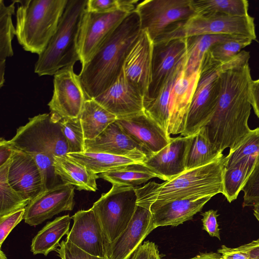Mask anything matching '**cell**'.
Wrapping results in <instances>:
<instances>
[{
	"label": "cell",
	"mask_w": 259,
	"mask_h": 259,
	"mask_svg": "<svg viewBox=\"0 0 259 259\" xmlns=\"http://www.w3.org/2000/svg\"><path fill=\"white\" fill-rule=\"evenodd\" d=\"M249 52L242 50L219 69L221 92L215 111L205 126L211 143L221 153L237 148L249 134L252 105Z\"/></svg>",
	"instance_id": "6da1fadb"
},
{
	"label": "cell",
	"mask_w": 259,
	"mask_h": 259,
	"mask_svg": "<svg viewBox=\"0 0 259 259\" xmlns=\"http://www.w3.org/2000/svg\"><path fill=\"white\" fill-rule=\"evenodd\" d=\"M139 16L128 14L104 40L78 76L88 99L106 91L120 74L126 56L141 32Z\"/></svg>",
	"instance_id": "7a4b0ae2"
},
{
	"label": "cell",
	"mask_w": 259,
	"mask_h": 259,
	"mask_svg": "<svg viewBox=\"0 0 259 259\" xmlns=\"http://www.w3.org/2000/svg\"><path fill=\"white\" fill-rule=\"evenodd\" d=\"M224 156L207 165L188 170L161 184L150 181L136 187L137 205L149 209L152 205L176 200L212 197L223 193Z\"/></svg>",
	"instance_id": "3957f363"
},
{
	"label": "cell",
	"mask_w": 259,
	"mask_h": 259,
	"mask_svg": "<svg viewBox=\"0 0 259 259\" xmlns=\"http://www.w3.org/2000/svg\"><path fill=\"white\" fill-rule=\"evenodd\" d=\"M16 34L23 49L41 54L55 33L68 0L16 1Z\"/></svg>",
	"instance_id": "277c9868"
},
{
	"label": "cell",
	"mask_w": 259,
	"mask_h": 259,
	"mask_svg": "<svg viewBox=\"0 0 259 259\" xmlns=\"http://www.w3.org/2000/svg\"><path fill=\"white\" fill-rule=\"evenodd\" d=\"M88 0H68L57 29L34 66L39 76L54 75L60 69L80 61L78 37Z\"/></svg>",
	"instance_id": "5b68a950"
},
{
	"label": "cell",
	"mask_w": 259,
	"mask_h": 259,
	"mask_svg": "<svg viewBox=\"0 0 259 259\" xmlns=\"http://www.w3.org/2000/svg\"><path fill=\"white\" fill-rule=\"evenodd\" d=\"M61 119L50 113L39 114L19 127L8 144L14 149L28 154L45 153L66 156L68 146L60 126Z\"/></svg>",
	"instance_id": "8992f818"
},
{
	"label": "cell",
	"mask_w": 259,
	"mask_h": 259,
	"mask_svg": "<svg viewBox=\"0 0 259 259\" xmlns=\"http://www.w3.org/2000/svg\"><path fill=\"white\" fill-rule=\"evenodd\" d=\"M221 64L211 57L209 51L204 55L201 64L199 78L181 136L195 135L212 117L220 95L221 79L219 71Z\"/></svg>",
	"instance_id": "52a82bcc"
},
{
	"label": "cell",
	"mask_w": 259,
	"mask_h": 259,
	"mask_svg": "<svg viewBox=\"0 0 259 259\" xmlns=\"http://www.w3.org/2000/svg\"><path fill=\"white\" fill-rule=\"evenodd\" d=\"M205 34H228L256 39L254 18L249 15L234 16L224 14L195 15L176 22L161 35L163 41Z\"/></svg>",
	"instance_id": "ba28073f"
},
{
	"label": "cell",
	"mask_w": 259,
	"mask_h": 259,
	"mask_svg": "<svg viewBox=\"0 0 259 259\" xmlns=\"http://www.w3.org/2000/svg\"><path fill=\"white\" fill-rule=\"evenodd\" d=\"M135 188L112 185L92 207L110 243L126 228L134 214L137 207Z\"/></svg>",
	"instance_id": "9c48e42d"
},
{
	"label": "cell",
	"mask_w": 259,
	"mask_h": 259,
	"mask_svg": "<svg viewBox=\"0 0 259 259\" xmlns=\"http://www.w3.org/2000/svg\"><path fill=\"white\" fill-rule=\"evenodd\" d=\"M136 11L141 30L153 41L172 24L195 15L192 0L140 1Z\"/></svg>",
	"instance_id": "30bf717a"
},
{
	"label": "cell",
	"mask_w": 259,
	"mask_h": 259,
	"mask_svg": "<svg viewBox=\"0 0 259 259\" xmlns=\"http://www.w3.org/2000/svg\"><path fill=\"white\" fill-rule=\"evenodd\" d=\"M73 66L64 67L54 75L53 94L48 105L51 113L61 119L79 118L88 99Z\"/></svg>",
	"instance_id": "8fae6325"
},
{
	"label": "cell",
	"mask_w": 259,
	"mask_h": 259,
	"mask_svg": "<svg viewBox=\"0 0 259 259\" xmlns=\"http://www.w3.org/2000/svg\"><path fill=\"white\" fill-rule=\"evenodd\" d=\"M128 14L120 10L106 13L85 10L81 21L77 42L82 66L91 60L109 35Z\"/></svg>",
	"instance_id": "7c38bea8"
},
{
	"label": "cell",
	"mask_w": 259,
	"mask_h": 259,
	"mask_svg": "<svg viewBox=\"0 0 259 259\" xmlns=\"http://www.w3.org/2000/svg\"><path fill=\"white\" fill-rule=\"evenodd\" d=\"M74 189L71 185L61 183L42 192L25 208V223L35 226L62 211L72 210Z\"/></svg>",
	"instance_id": "4fadbf2b"
},
{
	"label": "cell",
	"mask_w": 259,
	"mask_h": 259,
	"mask_svg": "<svg viewBox=\"0 0 259 259\" xmlns=\"http://www.w3.org/2000/svg\"><path fill=\"white\" fill-rule=\"evenodd\" d=\"M154 41L142 30L128 51L122 70L128 81L143 96L147 97L152 81Z\"/></svg>",
	"instance_id": "5bb4252c"
},
{
	"label": "cell",
	"mask_w": 259,
	"mask_h": 259,
	"mask_svg": "<svg viewBox=\"0 0 259 259\" xmlns=\"http://www.w3.org/2000/svg\"><path fill=\"white\" fill-rule=\"evenodd\" d=\"M84 152L121 156L143 163L150 153L126 134L116 121L93 140H85Z\"/></svg>",
	"instance_id": "9a60e30c"
},
{
	"label": "cell",
	"mask_w": 259,
	"mask_h": 259,
	"mask_svg": "<svg viewBox=\"0 0 259 259\" xmlns=\"http://www.w3.org/2000/svg\"><path fill=\"white\" fill-rule=\"evenodd\" d=\"M71 218L73 224L66 240L92 255L106 259L110 243L92 208L79 210Z\"/></svg>",
	"instance_id": "2e32d148"
},
{
	"label": "cell",
	"mask_w": 259,
	"mask_h": 259,
	"mask_svg": "<svg viewBox=\"0 0 259 259\" xmlns=\"http://www.w3.org/2000/svg\"><path fill=\"white\" fill-rule=\"evenodd\" d=\"M117 119L144 111V98L125 77L123 70L106 91L94 99Z\"/></svg>",
	"instance_id": "e0dca14e"
},
{
	"label": "cell",
	"mask_w": 259,
	"mask_h": 259,
	"mask_svg": "<svg viewBox=\"0 0 259 259\" xmlns=\"http://www.w3.org/2000/svg\"><path fill=\"white\" fill-rule=\"evenodd\" d=\"M194 136L171 138L169 144L145 160L143 164L159 179L167 181L186 171L187 161Z\"/></svg>",
	"instance_id": "ac0fdd59"
},
{
	"label": "cell",
	"mask_w": 259,
	"mask_h": 259,
	"mask_svg": "<svg viewBox=\"0 0 259 259\" xmlns=\"http://www.w3.org/2000/svg\"><path fill=\"white\" fill-rule=\"evenodd\" d=\"M123 131L144 148L151 156L166 146L170 135L145 111L117 119Z\"/></svg>",
	"instance_id": "d6986e66"
},
{
	"label": "cell",
	"mask_w": 259,
	"mask_h": 259,
	"mask_svg": "<svg viewBox=\"0 0 259 259\" xmlns=\"http://www.w3.org/2000/svg\"><path fill=\"white\" fill-rule=\"evenodd\" d=\"M155 229L150 211L137 205L126 228L110 244L106 259H126Z\"/></svg>",
	"instance_id": "ffe728a7"
},
{
	"label": "cell",
	"mask_w": 259,
	"mask_h": 259,
	"mask_svg": "<svg viewBox=\"0 0 259 259\" xmlns=\"http://www.w3.org/2000/svg\"><path fill=\"white\" fill-rule=\"evenodd\" d=\"M8 179L11 186L29 201L44 192L39 168L34 158L24 152L15 150Z\"/></svg>",
	"instance_id": "44dd1931"
},
{
	"label": "cell",
	"mask_w": 259,
	"mask_h": 259,
	"mask_svg": "<svg viewBox=\"0 0 259 259\" xmlns=\"http://www.w3.org/2000/svg\"><path fill=\"white\" fill-rule=\"evenodd\" d=\"M154 44L152 81L144 101L155 97L168 76L187 54L186 38Z\"/></svg>",
	"instance_id": "7402d4cb"
},
{
	"label": "cell",
	"mask_w": 259,
	"mask_h": 259,
	"mask_svg": "<svg viewBox=\"0 0 259 259\" xmlns=\"http://www.w3.org/2000/svg\"><path fill=\"white\" fill-rule=\"evenodd\" d=\"M200 69L191 74L186 73L184 69L171 90L169 104L168 134L169 135L181 134L184 131L189 108L199 78Z\"/></svg>",
	"instance_id": "603a6c76"
},
{
	"label": "cell",
	"mask_w": 259,
	"mask_h": 259,
	"mask_svg": "<svg viewBox=\"0 0 259 259\" xmlns=\"http://www.w3.org/2000/svg\"><path fill=\"white\" fill-rule=\"evenodd\" d=\"M211 198L176 200L152 205L149 210L155 228L166 226H177L192 220Z\"/></svg>",
	"instance_id": "cb8c5ba5"
},
{
	"label": "cell",
	"mask_w": 259,
	"mask_h": 259,
	"mask_svg": "<svg viewBox=\"0 0 259 259\" xmlns=\"http://www.w3.org/2000/svg\"><path fill=\"white\" fill-rule=\"evenodd\" d=\"M186 60L187 54L168 76L155 97L144 101L145 112L167 133L169 119V104L171 90L185 68Z\"/></svg>",
	"instance_id": "d4e9b609"
},
{
	"label": "cell",
	"mask_w": 259,
	"mask_h": 259,
	"mask_svg": "<svg viewBox=\"0 0 259 259\" xmlns=\"http://www.w3.org/2000/svg\"><path fill=\"white\" fill-rule=\"evenodd\" d=\"M56 172L62 183L71 185L78 190L95 192L98 175L66 156H54Z\"/></svg>",
	"instance_id": "484cf974"
},
{
	"label": "cell",
	"mask_w": 259,
	"mask_h": 259,
	"mask_svg": "<svg viewBox=\"0 0 259 259\" xmlns=\"http://www.w3.org/2000/svg\"><path fill=\"white\" fill-rule=\"evenodd\" d=\"M71 217L67 214L56 218L48 223L33 238L31 251L33 254L47 256L59 246L60 240L69 232Z\"/></svg>",
	"instance_id": "4316f807"
},
{
	"label": "cell",
	"mask_w": 259,
	"mask_h": 259,
	"mask_svg": "<svg viewBox=\"0 0 259 259\" xmlns=\"http://www.w3.org/2000/svg\"><path fill=\"white\" fill-rule=\"evenodd\" d=\"M244 37H246L228 34H205L186 38L187 60L185 73L191 74L199 70L204 55L215 45Z\"/></svg>",
	"instance_id": "83f0119b"
},
{
	"label": "cell",
	"mask_w": 259,
	"mask_h": 259,
	"mask_svg": "<svg viewBox=\"0 0 259 259\" xmlns=\"http://www.w3.org/2000/svg\"><path fill=\"white\" fill-rule=\"evenodd\" d=\"M85 140H93L101 134L117 117L94 99H88L79 117Z\"/></svg>",
	"instance_id": "f1b7e54d"
},
{
	"label": "cell",
	"mask_w": 259,
	"mask_h": 259,
	"mask_svg": "<svg viewBox=\"0 0 259 259\" xmlns=\"http://www.w3.org/2000/svg\"><path fill=\"white\" fill-rule=\"evenodd\" d=\"M99 178L112 185L136 187L158 176L143 163L122 165L105 172L98 174Z\"/></svg>",
	"instance_id": "f546056e"
},
{
	"label": "cell",
	"mask_w": 259,
	"mask_h": 259,
	"mask_svg": "<svg viewBox=\"0 0 259 259\" xmlns=\"http://www.w3.org/2000/svg\"><path fill=\"white\" fill-rule=\"evenodd\" d=\"M224 156L211 143L205 126L194 135L189 152L186 170L213 162Z\"/></svg>",
	"instance_id": "4dcf8cb0"
},
{
	"label": "cell",
	"mask_w": 259,
	"mask_h": 259,
	"mask_svg": "<svg viewBox=\"0 0 259 259\" xmlns=\"http://www.w3.org/2000/svg\"><path fill=\"white\" fill-rule=\"evenodd\" d=\"M16 1L8 6L0 0V87L5 82V71L7 58L13 56L12 42L16 34L12 22Z\"/></svg>",
	"instance_id": "1f68e13d"
},
{
	"label": "cell",
	"mask_w": 259,
	"mask_h": 259,
	"mask_svg": "<svg viewBox=\"0 0 259 259\" xmlns=\"http://www.w3.org/2000/svg\"><path fill=\"white\" fill-rule=\"evenodd\" d=\"M67 156L97 175L122 165L138 162L125 157L103 153H67Z\"/></svg>",
	"instance_id": "d6a6232c"
},
{
	"label": "cell",
	"mask_w": 259,
	"mask_h": 259,
	"mask_svg": "<svg viewBox=\"0 0 259 259\" xmlns=\"http://www.w3.org/2000/svg\"><path fill=\"white\" fill-rule=\"evenodd\" d=\"M192 5L196 15H249V4L246 0H192Z\"/></svg>",
	"instance_id": "836d02e7"
},
{
	"label": "cell",
	"mask_w": 259,
	"mask_h": 259,
	"mask_svg": "<svg viewBox=\"0 0 259 259\" xmlns=\"http://www.w3.org/2000/svg\"><path fill=\"white\" fill-rule=\"evenodd\" d=\"M11 160L12 158L0 166V217L25 208L30 202L15 190L8 182Z\"/></svg>",
	"instance_id": "e575fe53"
},
{
	"label": "cell",
	"mask_w": 259,
	"mask_h": 259,
	"mask_svg": "<svg viewBox=\"0 0 259 259\" xmlns=\"http://www.w3.org/2000/svg\"><path fill=\"white\" fill-rule=\"evenodd\" d=\"M259 156V127L251 130L242 144L224 156L225 168L239 163L247 164L252 169Z\"/></svg>",
	"instance_id": "d590c367"
},
{
	"label": "cell",
	"mask_w": 259,
	"mask_h": 259,
	"mask_svg": "<svg viewBox=\"0 0 259 259\" xmlns=\"http://www.w3.org/2000/svg\"><path fill=\"white\" fill-rule=\"evenodd\" d=\"M252 170L245 163H239L225 168L222 194L229 202L231 203L236 199Z\"/></svg>",
	"instance_id": "8d00e7d4"
},
{
	"label": "cell",
	"mask_w": 259,
	"mask_h": 259,
	"mask_svg": "<svg viewBox=\"0 0 259 259\" xmlns=\"http://www.w3.org/2000/svg\"><path fill=\"white\" fill-rule=\"evenodd\" d=\"M60 123L67 143L68 153L84 152L85 139L80 118L63 119Z\"/></svg>",
	"instance_id": "74e56055"
},
{
	"label": "cell",
	"mask_w": 259,
	"mask_h": 259,
	"mask_svg": "<svg viewBox=\"0 0 259 259\" xmlns=\"http://www.w3.org/2000/svg\"><path fill=\"white\" fill-rule=\"evenodd\" d=\"M253 40L248 37L219 43L208 51L217 61L224 63L236 56L243 48L250 45Z\"/></svg>",
	"instance_id": "f35d334b"
},
{
	"label": "cell",
	"mask_w": 259,
	"mask_h": 259,
	"mask_svg": "<svg viewBox=\"0 0 259 259\" xmlns=\"http://www.w3.org/2000/svg\"><path fill=\"white\" fill-rule=\"evenodd\" d=\"M138 0H88L85 10L106 13L120 10L130 14L136 11Z\"/></svg>",
	"instance_id": "ab89813d"
},
{
	"label": "cell",
	"mask_w": 259,
	"mask_h": 259,
	"mask_svg": "<svg viewBox=\"0 0 259 259\" xmlns=\"http://www.w3.org/2000/svg\"><path fill=\"white\" fill-rule=\"evenodd\" d=\"M28 154V153H27ZM40 172L43 191L62 183L59 181L54 165V156L45 153H31Z\"/></svg>",
	"instance_id": "60d3db41"
},
{
	"label": "cell",
	"mask_w": 259,
	"mask_h": 259,
	"mask_svg": "<svg viewBox=\"0 0 259 259\" xmlns=\"http://www.w3.org/2000/svg\"><path fill=\"white\" fill-rule=\"evenodd\" d=\"M242 191L244 192L243 207L253 206L259 203V156Z\"/></svg>",
	"instance_id": "b9f144b4"
},
{
	"label": "cell",
	"mask_w": 259,
	"mask_h": 259,
	"mask_svg": "<svg viewBox=\"0 0 259 259\" xmlns=\"http://www.w3.org/2000/svg\"><path fill=\"white\" fill-rule=\"evenodd\" d=\"M59 247L55 251L61 259H105L87 252L66 239L62 240Z\"/></svg>",
	"instance_id": "7bdbcfd3"
},
{
	"label": "cell",
	"mask_w": 259,
	"mask_h": 259,
	"mask_svg": "<svg viewBox=\"0 0 259 259\" xmlns=\"http://www.w3.org/2000/svg\"><path fill=\"white\" fill-rule=\"evenodd\" d=\"M25 208L0 217V247L11 231L23 219Z\"/></svg>",
	"instance_id": "ee69618b"
},
{
	"label": "cell",
	"mask_w": 259,
	"mask_h": 259,
	"mask_svg": "<svg viewBox=\"0 0 259 259\" xmlns=\"http://www.w3.org/2000/svg\"><path fill=\"white\" fill-rule=\"evenodd\" d=\"M126 259H161L155 243L147 241L141 244Z\"/></svg>",
	"instance_id": "f6af8a7d"
},
{
	"label": "cell",
	"mask_w": 259,
	"mask_h": 259,
	"mask_svg": "<svg viewBox=\"0 0 259 259\" xmlns=\"http://www.w3.org/2000/svg\"><path fill=\"white\" fill-rule=\"evenodd\" d=\"M218 211L210 209L201 213L202 219V229L207 232L211 237H214L221 240L220 229L217 221L219 216Z\"/></svg>",
	"instance_id": "bcb514c9"
},
{
	"label": "cell",
	"mask_w": 259,
	"mask_h": 259,
	"mask_svg": "<svg viewBox=\"0 0 259 259\" xmlns=\"http://www.w3.org/2000/svg\"><path fill=\"white\" fill-rule=\"evenodd\" d=\"M218 252L221 255L222 259H252L246 251L239 247L231 248L223 245Z\"/></svg>",
	"instance_id": "7dc6e473"
},
{
	"label": "cell",
	"mask_w": 259,
	"mask_h": 259,
	"mask_svg": "<svg viewBox=\"0 0 259 259\" xmlns=\"http://www.w3.org/2000/svg\"><path fill=\"white\" fill-rule=\"evenodd\" d=\"M250 92L252 108L255 115L259 118V78L252 80Z\"/></svg>",
	"instance_id": "c3c4849f"
},
{
	"label": "cell",
	"mask_w": 259,
	"mask_h": 259,
	"mask_svg": "<svg viewBox=\"0 0 259 259\" xmlns=\"http://www.w3.org/2000/svg\"><path fill=\"white\" fill-rule=\"evenodd\" d=\"M15 150L7 143V140L1 138L0 140V166L8 161L13 156Z\"/></svg>",
	"instance_id": "681fc988"
},
{
	"label": "cell",
	"mask_w": 259,
	"mask_h": 259,
	"mask_svg": "<svg viewBox=\"0 0 259 259\" xmlns=\"http://www.w3.org/2000/svg\"><path fill=\"white\" fill-rule=\"evenodd\" d=\"M239 247L246 251L252 259H259V238Z\"/></svg>",
	"instance_id": "f907efd6"
},
{
	"label": "cell",
	"mask_w": 259,
	"mask_h": 259,
	"mask_svg": "<svg viewBox=\"0 0 259 259\" xmlns=\"http://www.w3.org/2000/svg\"><path fill=\"white\" fill-rule=\"evenodd\" d=\"M189 259H222L221 255L218 252L201 253Z\"/></svg>",
	"instance_id": "816d5d0a"
},
{
	"label": "cell",
	"mask_w": 259,
	"mask_h": 259,
	"mask_svg": "<svg viewBox=\"0 0 259 259\" xmlns=\"http://www.w3.org/2000/svg\"><path fill=\"white\" fill-rule=\"evenodd\" d=\"M253 214L259 222V203L253 206Z\"/></svg>",
	"instance_id": "f5cc1de1"
},
{
	"label": "cell",
	"mask_w": 259,
	"mask_h": 259,
	"mask_svg": "<svg viewBox=\"0 0 259 259\" xmlns=\"http://www.w3.org/2000/svg\"><path fill=\"white\" fill-rule=\"evenodd\" d=\"M0 259H7L5 254L1 249L0 250Z\"/></svg>",
	"instance_id": "db71d44e"
}]
</instances>
